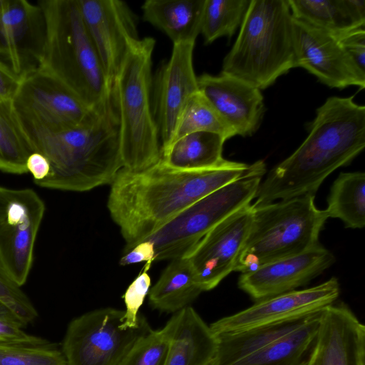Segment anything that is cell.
I'll return each instance as SVG.
<instances>
[{
	"label": "cell",
	"instance_id": "1f68e13d",
	"mask_svg": "<svg viewBox=\"0 0 365 365\" xmlns=\"http://www.w3.org/2000/svg\"><path fill=\"white\" fill-rule=\"evenodd\" d=\"M0 365H66L61 351L52 345H0Z\"/></svg>",
	"mask_w": 365,
	"mask_h": 365
},
{
	"label": "cell",
	"instance_id": "52a82bcc",
	"mask_svg": "<svg viewBox=\"0 0 365 365\" xmlns=\"http://www.w3.org/2000/svg\"><path fill=\"white\" fill-rule=\"evenodd\" d=\"M155 45L152 37L140 38L126 56L112 84L119 117L123 168L131 171L147 169L161 158L150 97Z\"/></svg>",
	"mask_w": 365,
	"mask_h": 365
},
{
	"label": "cell",
	"instance_id": "9a60e30c",
	"mask_svg": "<svg viewBox=\"0 0 365 365\" xmlns=\"http://www.w3.org/2000/svg\"><path fill=\"white\" fill-rule=\"evenodd\" d=\"M338 279L332 277L317 286L293 290L258 302L251 307L218 319L210 327L215 334L278 322L322 309L336 302Z\"/></svg>",
	"mask_w": 365,
	"mask_h": 365
},
{
	"label": "cell",
	"instance_id": "8fae6325",
	"mask_svg": "<svg viewBox=\"0 0 365 365\" xmlns=\"http://www.w3.org/2000/svg\"><path fill=\"white\" fill-rule=\"evenodd\" d=\"M0 197L6 207L5 218L0 222V261L12 279L21 287L33 264L45 203L31 188L0 186Z\"/></svg>",
	"mask_w": 365,
	"mask_h": 365
},
{
	"label": "cell",
	"instance_id": "5b68a950",
	"mask_svg": "<svg viewBox=\"0 0 365 365\" xmlns=\"http://www.w3.org/2000/svg\"><path fill=\"white\" fill-rule=\"evenodd\" d=\"M266 173L264 161L251 164L238 179L195 202L145 238L124 250L121 265L184 256L211 229L255 200Z\"/></svg>",
	"mask_w": 365,
	"mask_h": 365
},
{
	"label": "cell",
	"instance_id": "44dd1931",
	"mask_svg": "<svg viewBox=\"0 0 365 365\" xmlns=\"http://www.w3.org/2000/svg\"><path fill=\"white\" fill-rule=\"evenodd\" d=\"M165 365H210L217 349V338L197 312L187 306L174 313Z\"/></svg>",
	"mask_w": 365,
	"mask_h": 365
},
{
	"label": "cell",
	"instance_id": "7a4b0ae2",
	"mask_svg": "<svg viewBox=\"0 0 365 365\" xmlns=\"http://www.w3.org/2000/svg\"><path fill=\"white\" fill-rule=\"evenodd\" d=\"M309 135L260 183L254 205L314 195L334 170L365 147V107L354 96H331L317 108Z\"/></svg>",
	"mask_w": 365,
	"mask_h": 365
},
{
	"label": "cell",
	"instance_id": "7402d4cb",
	"mask_svg": "<svg viewBox=\"0 0 365 365\" xmlns=\"http://www.w3.org/2000/svg\"><path fill=\"white\" fill-rule=\"evenodd\" d=\"M324 308L312 312L296 329L230 365H307L317 343Z\"/></svg>",
	"mask_w": 365,
	"mask_h": 365
},
{
	"label": "cell",
	"instance_id": "30bf717a",
	"mask_svg": "<svg viewBox=\"0 0 365 365\" xmlns=\"http://www.w3.org/2000/svg\"><path fill=\"white\" fill-rule=\"evenodd\" d=\"M12 102L21 119L55 130L86 123L99 106L90 107L62 82L38 66L21 75Z\"/></svg>",
	"mask_w": 365,
	"mask_h": 365
},
{
	"label": "cell",
	"instance_id": "6da1fadb",
	"mask_svg": "<svg viewBox=\"0 0 365 365\" xmlns=\"http://www.w3.org/2000/svg\"><path fill=\"white\" fill-rule=\"evenodd\" d=\"M251 165L224 160L200 170L170 168L159 160L140 170L121 168L110 183L108 209L126 242L141 241L198 200L238 179Z\"/></svg>",
	"mask_w": 365,
	"mask_h": 365
},
{
	"label": "cell",
	"instance_id": "d590c367",
	"mask_svg": "<svg viewBox=\"0 0 365 365\" xmlns=\"http://www.w3.org/2000/svg\"><path fill=\"white\" fill-rule=\"evenodd\" d=\"M337 38L356 64L365 71V27L352 30Z\"/></svg>",
	"mask_w": 365,
	"mask_h": 365
},
{
	"label": "cell",
	"instance_id": "484cf974",
	"mask_svg": "<svg viewBox=\"0 0 365 365\" xmlns=\"http://www.w3.org/2000/svg\"><path fill=\"white\" fill-rule=\"evenodd\" d=\"M227 139L220 134L199 131L186 134L173 141L161 151L160 161L180 170H200L220 164L223 145Z\"/></svg>",
	"mask_w": 365,
	"mask_h": 365
},
{
	"label": "cell",
	"instance_id": "277c9868",
	"mask_svg": "<svg viewBox=\"0 0 365 365\" xmlns=\"http://www.w3.org/2000/svg\"><path fill=\"white\" fill-rule=\"evenodd\" d=\"M45 34L38 67L53 76L94 108L108 96V82L83 20L78 0L38 2Z\"/></svg>",
	"mask_w": 365,
	"mask_h": 365
},
{
	"label": "cell",
	"instance_id": "4dcf8cb0",
	"mask_svg": "<svg viewBox=\"0 0 365 365\" xmlns=\"http://www.w3.org/2000/svg\"><path fill=\"white\" fill-rule=\"evenodd\" d=\"M174 324L173 316L163 329L140 336L118 365H165Z\"/></svg>",
	"mask_w": 365,
	"mask_h": 365
},
{
	"label": "cell",
	"instance_id": "3957f363",
	"mask_svg": "<svg viewBox=\"0 0 365 365\" xmlns=\"http://www.w3.org/2000/svg\"><path fill=\"white\" fill-rule=\"evenodd\" d=\"M21 119V118H20ZM34 152L48 160L50 173L39 187L85 192L110 184L123 168L120 123L111 90L86 123L55 130L21 119Z\"/></svg>",
	"mask_w": 365,
	"mask_h": 365
},
{
	"label": "cell",
	"instance_id": "7c38bea8",
	"mask_svg": "<svg viewBox=\"0 0 365 365\" xmlns=\"http://www.w3.org/2000/svg\"><path fill=\"white\" fill-rule=\"evenodd\" d=\"M86 29L110 85L126 56L138 43L137 19L120 0H78Z\"/></svg>",
	"mask_w": 365,
	"mask_h": 365
},
{
	"label": "cell",
	"instance_id": "4fadbf2b",
	"mask_svg": "<svg viewBox=\"0 0 365 365\" xmlns=\"http://www.w3.org/2000/svg\"><path fill=\"white\" fill-rule=\"evenodd\" d=\"M252 221L250 204L215 226L184 255L203 292L216 287L235 270Z\"/></svg>",
	"mask_w": 365,
	"mask_h": 365
},
{
	"label": "cell",
	"instance_id": "74e56055",
	"mask_svg": "<svg viewBox=\"0 0 365 365\" xmlns=\"http://www.w3.org/2000/svg\"><path fill=\"white\" fill-rule=\"evenodd\" d=\"M26 169L31 174L34 182L46 178L50 173L48 160L38 152L32 153L26 160Z\"/></svg>",
	"mask_w": 365,
	"mask_h": 365
},
{
	"label": "cell",
	"instance_id": "f1b7e54d",
	"mask_svg": "<svg viewBox=\"0 0 365 365\" xmlns=\"http://www.w3.org/2000/svg\"><path fill=\"white\" fill-rule=\"evenodd\" d=\"M251 0H206L200 34L206 43L231 37L241 26Z\"/></svg>",
	"mask_w": 365,
	"mask_h": 365
},
{
	"label": "cell",
	"instance_id": "d6986e66",
	"mask_svg": "<svg viewBox=\"0 0 365 365\" xmlns=\"http://www.w3.org/2000/svg\"><path fill=\"white\" fill-rule=\"evenodd\" d=\"M44 19L40 6L26 0H0V54L19 75L36 63L43 47Z\"/></svg>",
	"mask_w": 365,
	"mask_h": 365
},
{
	"label": "cell",
	"instance_id": "9c48e42d",
	"mask_svg": "<svg viewBox=\"0 0 365 365\" xmlns=\"http://www.w3.org/2000/svg\"><path fill=\"white\" fill-rule=\"evenodd\" d=\"M124 310L96 309L73 319L63 341L66 365H118L150 327L146 319L135 329L121 327Z\"/></svg>",
	"mask_w": 365,
	"mask_h": 365
},
{
	"label": "cell",
	"instance_id": "e575fe53",
	"mask_svg": "<svg viewBox=\"0 0 365 365\" xmlns=\"http://www.w3.org/2000/svg\"><path fill=\"white\" fill-rule=\"evenodd\" d=\"M26 326L6 305L0 302V345L32 346H51L47 340L24 331Z\"/></svg>",
	"mask_w": 365,
	"mask_h": 365
},
{
	"label": "cell",
	"instance_id": "83f0119b",
	"mask_svg": "<svg viewBox=\"0 0 365 365\" xmlns=\"http://www.w3.org/2000/svg\"><path fill=\"white\" fill-rule=\"evenodd\" d=\"M34 149L12 101H0V170L28 173L26 160Z\"/></svg>",
	"mask_w": 365,
	"mask_h": 365
},
{
	"label": "cell",
	"instance_id": "ac0fdd59",
	"mask_svg": "<svg viewBox=\"0 0 365 365\" xmlns=\"http://www.w3.org/2000/svg\"><path fill=\"white\" fill-rule=\"evenodd\" d=\"M197 86L235 135L246 137L257 131L264 113L259 89L223 73L198 76Z\"/></svg>",
	"mask_w": 365,
	"mask_h": 365
},
{
	"label": "cell",
	"instance_id": "d4e9b609",
	"mask_svg": "<svg viewBox=\"0 0 365 365\" xmlns=\"http://www.w3.org/2000/svg\"><path fill=\"white\" fill-rule=\"evenodd\" d=\"M202 292L188 259L182 256L171 260L149 290V303L160 312L176 313Z\"/></svg>",
	"mask_w": 365,
	"mask_h": 365
},
{
	"label": "cell",
	"instance_id": "8992f818",
	"mask_svg": "<svg viewBox=\"0 0 365 365\" xmlns=\"http://www.w3.org/2000/svg\"><path fill=\"white\" fill-rule=\"evenodd\" d=\"M294 68L293 16L287 0H251L222 73L261 91Z\"/></svg>",
	"mask_w": 365,
	"mask_h": 365
},
{
	"label": "cell",
	"instance_id": "603a6c76",
	"mask_svg": "<svg viewBox=\"0 0 365 365\" xmlns=\"http://www.w3.org/2000/svg\"><path fill=\"white\" fill-rule=\"evenodd\" d=\"M206 0H147L143 19L165 33L173 44L193 43L200 34Z\"/></svg>",
	"mask_w": 365,
	"mask_h": 365
},
{
	"label": "cell",
	"instance_id": "5bb4252c",
	"mask_svg": "<svg viewBox=\"0 0 365 365\" xmlns=\"http://www.w3.org/2000/svg\"><path fill=\"white\" fill-rule=\"evenodd\" d=\"M295 67H301L331 88L365 87V71L353 61L338 38L293 18Z\"/></svg>",
	"mask_w": 365,
	"mask_h": 365
},
{
	"label": "cell",
	"instance_id": "cb8c5ba5",
	"mask_svg": "<svg viewBox=\"0 0 365 365\" xmlns=\"http://www.w3.org/2000/svg\"><path fill=\"white\" fill-rule=\"evenodd\" d=\"M293 18L339 37L365 27L364 0H287Z\"/></svg>",
	"mask_w": 365,
	"mask_h": 365
},
{
	"label": "cell",
	"instance_id": "4316f807",
	"mask_svg": "<svg viewBox=\"0 0 365 365\" xmlns=\"http://www.w3.org/2000/svg\"><path fill=\"white\" fill-rule=\"evenodd\" d=\"M327 218L341 220L347 228L365 225V173H341L334 181L324 210Z\"/></svg>",
	"mask_w": 365,
	"mask_h": 365
},
{
	"label": "cell",
	"instance_id": "836d02e7",
	"mask_svg": "<svg viewBox=\"0 0 365 365\" xmlns=\"http://www.w3.org/2000/svg\"><path fill=\"white\" fill-rule=\"evenodd\" d=\"M152 263L145 262L143 270L129 285L123 295L125 309L121 327L124 329H135L145 319L143 316L138 314V311L150 290L151 280L148 270Z\"/></svg>",
	"mask_w": 365,
	"mask_h": 365
},
{
	"label": "cell",
	"instance_id": "8d00e7d4",
	"mask_svg": "<svg viewBox=\"0 0 365 365\" xmlns=\"http://www.w3.org/2000/svg\"><path fill=\"white\" fill-rule=\"evenodd\" d=\"M21 81V75L0 61V101H13Z\"/></svg>",
	"mask_w": 365,
	"mask_h": 365
},
{
	"label": "cell",
	"instance_id": "2e32d148",
	"mask_svg": "<svg viewBox=\"0 0 365 365\" xmlns=\"http://www.w3.org/2000/svg\"><path fill=\"white\" fill-rule=\"evenodd\" d=\"M193 43L173 44L171 56L154 81L152 110L160 137L161 151L171 143L181 112L198 91L192 62Z\"/></svg>",
	"mask_w": 365,
	"mask_h": 365
},
{
	"label": "cell",
	"instance_id": "ffe728a7",
	"mask_svg": "<svg viewBox=\"0 0 365 365\" xmlns=\"http://www.w3.org/2000/svg\"><path fill=\"white\" fill-rule=\"evenodd\" d=\"M365 327L344 302L326 307L307 365H365Z\"/></svg>",
	"mask_w": 365,
	"mask_h": 365
},
{
	"label": "cell",
	"instance_id": "f546056e",
	"mask_svg": "<svg viewBox=\"0 0 365 365\" xmlns=\"http://www.w3.org/2000/svg\"><path fill=\"white\" fill-rule=\"evenodd\" d=\"M199 131L216 133L227 140L235 135L231 128L198 91L185 103L178 119L172 142L186 134Z\"/></svg>",
	"mask_w": 365,
	"mask_h": 365
},
{
	"label": "cell",
	"instance_id": "e0dca14e",
	"mask_svg": "<svg viewBox=\"0 0 365 365\" xmlns=\"http://www.w3.org/2000/svg\"><path fill=\"white\" fill-rule=\"evenodd\" d=\"M334 261L333 254L320 244L302 254L242 272L238 287L254 301L258 302L306 285Z\"/></svg>",
	"mask_w": 365,
	"mask_h": 365
},
{
	"label": "cell",
	"instance_id": "f35d334b",
	"mask_svg": "<svg viewBox=\"0 0 365 365\" xmlns=\"http://www.w3.org/2000/svg\"><path fill=\"white\" fill-rule=\"evenodd\" d=\"M6 216V207L3 200L0 197V222L4 220Z\"/></svg>",
	"mask_w": 365,
	"mask_h": 365
},
{
	"label": "cell",
	"instance_id": "d6a6232c",
	"mask_svg": "<svg viewBox=\"0 0 365 365\" xmlns=\"http://www.w3.org/2000/svg\"><path fill=\"white\" fill-rule=\"evenodd\" d=\"M0 302L11 309L26 327L38 316L29 298L12 279L1 261Z\"/></svg>",
	"mask_w": 365,
	"mask_h": 365
},
{
	"label": "cell",
	"instance_id": "ba28073f",
	"mask_svg": "<svg viewBox=\"0 0 365 365\" xmlns=\"http://www.w3.org/2000/svg\"><path fill=\"white\" fill-rule=\"evenodd\" d=\"M314 199L315 195H306L252 204L251 228L234 271H250L319 245V235L328 218Z\"/></svg>",
	"mask_w": 365,
	"mask_h": 365
}]
</instances>
